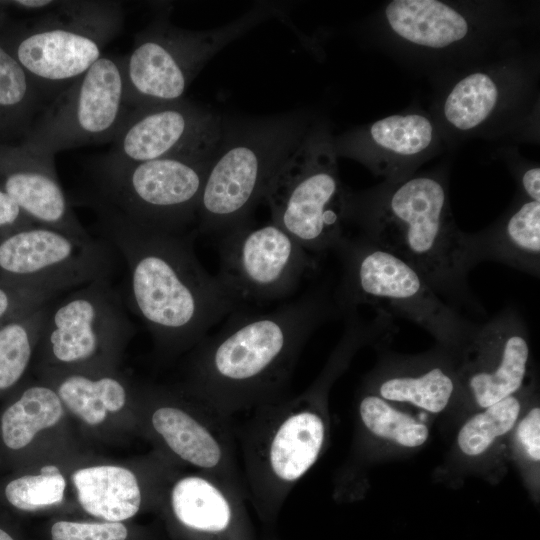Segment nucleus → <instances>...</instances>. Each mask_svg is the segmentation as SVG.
I'll return each mask as SVG.
<instances>
[{"label":"nucleus","instance_id":"6e6552de","mask_svg":"<svg viewBox=\"0 0 540 540\" xmlns=\"http://www.w3.org/2000/svg\"><path fill=\"white\" fill-rule=\"evenodd\" d=\"M344 263V309L369 304L390 318L404 317L446 344L467 342L476 325L445 304L425 278L396 255L364 237H346L337 249Z\"/></svg>","mask_w":540,"mask_h":540},{"label":"nucleus","instance_id":"6ab92c4d","mask_svg":"<svg viewBox=\"0 0 540 540\" xmlns=\"http://www.w3.org/2000/svg\"><path fill=\"white\" fill-rule=\"evenodd\" d=\"M80 506L88 514L109 522L134 517L143 504V489L136 474L118 465H93L72 474Z\"/></svg>","mask_w":540,"mask_h":540},{"label":"nucleus","instance_id":"9b49d317","mask_svg":"<svg viewBox=\"0 0 540 540\" xmlns=\"http://www.w3.org/2000/svg\"><path fill=\"white\" fill-rule=\"evenodd\" d=\"M214 153L100 166V198L140 224L182 233L197 220Z\"/></svg>","mask_w":540,"mask_h":540},{"label":"nucleus","instance_id":"c85d7f7f","mask_svg":"<svg viewBox=\"0 0 540 540\" xmlns=\"http://www.w3.org/2000/svg\"><path fill=\"white\" fill-rule=\"evenodd\" d=\"M359 417L372 434L404 447H418L428 438L427 426L395 409L376 394H366L359 403Z\"/></svg>","mask_w":540,"mask_h":540},{"label":"nucleus","instance_id":"7ed1b4c3","mask_svg":"<svg viewBox=\"0 0 540 540\" xmlns=\"http://www.w3.org/2000/svg\"><path fill=\"white\" fill-rule=\"evenodd\" d=\"M371 324L348 315L345 331L326 371L298 396L259 406L239 438L248 501L258 517L272 524L289 494L319 459L327 438L324 392L352 352L374 337Z\"/></svg>","mask_w":540,"mask_h":540},{"label":"nucleus","instance_id":"9d476101","mask_svg":"<svg viewBox=\"0 0 540 540\" xmlns=\"http://www.w3.org/2000/svg\"><path fill=\"white\" fill-rule=\"evenodd\" d=\"M46 309L37 346L44 370L108 371L134 329L109 277L74 288Z\"/></svg>","mask_w":540,"mask_h":540},{"label":"nucleus","instance_id":"2f4dec72","mask_svg":"<svg viewBox=\"0 0 540 540\" xmlns=\"http://www.w3.org/2000/svg\"><path fill=\"white\" fill-rule=\"evenodd\" d=\"M37 85L0 44V120L27 117L36 105Z\"/></svg>","mask_w":540,"mask_h":540},{"label":"nucleus","instance_id":"4468645a","mask_svg":"<svg viewBox=\"0 0 540 540\" xmlns=\"http://www.w3.org/2000/svg\"><path fill=\"white\" fill-rule=\"evenodd\" d=\"M222 237L217 277L242 307L288 297L315 269L311 254L272 222L246 223Z\"/></svg>","mask_w":540,"mask_h":540},{"label":"nucleus","instance_id":"c756f323","mask_svg":"<svg viewBox=\"0 0 540 540\" xmlns=\"http://www.w3.org/2000/svg\"><path fill=\"white\" fill-rule=\"evenodd\" d=\"M520 409V401L514 394L471 417L458 434L457 441L461 451L468 456L484 453L498 437L513 428Z\"/></svg>","mask_w":540,"mask_h":540},{"label":"nucleus","instance_id":"a878e982","mask_svg":"<svg viewBox=\"0 0 540 540\" xmlns=\"http://www.w3.org/2000/svg\"><path fill=\"white\" fill-rule=\"evenodd\" d=\"M498 97V87L488 74H469L448 94L443 108L445 118L459 130L474 129L491 115Z\"/></svg>","mask_w":540,"mask_h":540},{"label":"nucleus","instance_id":"bb28decb","mask_svg":"<svg viewBox=\"0 0 540 540\" xmlns=\"http://www.w3.org/2000/svg\"><path fill=\"white\" fill-rule=\"evenodd\" d=\"M48 303L0 327V390L15 385L27 370Z\"/></svg>","mask_w":540,"mask_h":540},{"label":"nucleus","instance_id":"f3484780","mask_svg":"<svg viewBox=\"0 0 540 540\" xmlns=\"http://www.w3.org/2000/svg\"><path fill=\"white\" fill-rule=\"evenodd\" d=\"M171 524L184 540H254L247 498L227 483L195 471L164 494Z\"/></svg>","mask_w":540,"mask_h":540},{"label":"nucleus","instance_id":"cd10ccee","mask_svg":"<svg viewBox=\"0 0 540 540\" xmlns=\"http://www.w3.org/2000/svg\"><path fill=\"white\" fill-rule=\"evenodd\" d=\"M529 357L528 336H525L515 344L496 371L467 375L466 384L476 404L486 408L517 393L527 377Z\"/></svg>","mask_w":540,"mask_h":540},{"label":"nucleus","instance_id":"473e14b6","mask_svg":"<svg viewBox=\"0 0 540 540\" xmlns=\"http://www.w3.org/2000/svg\"><path fill=\"white\" fill-rule=\"evenodd\" d=\"M52 540H126L128 529L122 522H78L60 520L51 527Z\"/></svg>","mask_w":540,"mask_h":540},{"label":"nucleus","instance_id":"f8f14e48","mask_svg":"<svg viewBox=\"0 0 540 540\" xmlns=\"http://www.w3.org/2000/svg\"><path fill=\"white\" fill-rule=\"evenodd\" d=\"M129 110L124 58L102 56L43 108L25 147L55 157L64 150L112 142Z\"/></svg>","mask_w":540,"mask_h":540},{"label":"nucleus","instance_id":"f03ea898","mask_svg":"<svg viewBox=\"0 0 540 540\" xmlns=\"http://www.w3.org/2000/svg\"><path fill=\"white\" fill-rule=\"evenodd\" d=\"M333 309L315 292L267 313L233 312L196 345L186 390L228 417L285 397L305 343Z\"/></svg>","mask_w":540,"mask_h":540},{"label":"nucleus","instance_id":"f257e3e1","mask_svg":"<svg viewBox=\"0 0 540 540\" xmlns=\"http://www.w3.org/2000/svg\"><path fill=\"white\" fill-rule=\"evenodd\" d=\"M93 207L102 239L127 265L133 311L159 350L190 349L224 317L243 309L202 267L188 237L140 224L102 198Z\"/></svg>","mask_w":540,"mask_h":540},{"label":"nucleus","instance_id":"a211bd4d","mask_svg":"<svg viewBox=\"0 0 540 540\" xmlns=\"http://www.w3.org/2000/svg\"><path fill=\"white\" fill-rule=\"evenodd\" d=\"M9 156L0 188L32 221L77 238H91L71 209L56 174L54 157L26 147Z\"/></svg>","mask_w":540,"mask_h":540},{"label":"nucleus","instance_id":"20e7f679","mask_svg":"<svg viewBox=\"0 0 540 540\" xmlns=\"http://www.w3.org/2000/svg\"><path fill=\"white\" fill-rule=\"evenodd\" d=\"M349 220L359 221L362 237L412 266L436 293L460 301L469 297L467 274L479 260L472 235L454 223L447 189L438 179L405 180L369 206L350 196Z\"/></svg>","mask_w":540,"mask_h":540},{"label":"nucleus","instance_id":"72a5a7b5","mask_svg":"<svg viewBox=\"0 0 540 540\" xmlns=\"http://www.w3.org/2000/svg\"><path fill=\"white\" fill-rule=\"evenodd\" d=\"M516 437L520 447L533 461L540 460V409L532 408L519 422Z\"/></svg>","mask_w":540,"mask_h":540},{"label":"nucleus","instance_id":"423d86ee","mask_svg":"<svg viewBox=\"0 0 540 540\" xmlns=\"http://www.w3.org/2000/svg\"><path fill=\"white\" fill-rule=\"evenodd\" d=\"M335 155L324 130L308 129L263 198L271 222L309 253L338 249L347 237L350 195L339 179Z\"/></svg>","mask_w":540,"mask_h":540},{"label":"nucleus","instance_id":"e433bc0d","mask_svg":"<svg viewBox=\"0 0 540 540\" xmlns=\"http://www.w3.org/2000/svg\"><path fill=\"white\" fill-rule=\"evenodd\" d=\"M521 185L529 200L540 202V169L533 167L521 177Z\"/></svg>","mask_w":540,"mask_h":540},{"label":"nucleus","instance_id":"2eb2a0df","mask_svg":"<svg viewBox=\"0 0 540 540\" xmlns=\"http://www.w3.org/2000/svg\"><path fill=\"white\" fill-rule=\"evenodd\" d=\"M222 119L185 99L130 108L100 166L214 152Z\"/></svg>","mask_w":540,"mask_h":540},{"label":"nucleus","instance_id":"f704fd0d","mask_svg":"<svg viewBox=\"0 0 540 540\" xmlns=\"http://www.w3.org/2000/svg\"><path fill=\"white\" fill-rule=\"evenodd\" d=\"M13 293L15 292L0 286V320L13 311L16 303L39 307L53 300L46 296H33L16 300Z\"/></svg>","mask_w":540,"mask_h":540},{"label":"nucleus","instance_id":"4c0bfd02","mask_svg":"<svg viewBox=\"0 0 540 540\" xmlns=\"http://www.w3.org/2000/svg\"><path fill=\"white\" fill-rule=\"evenodd\" d=\"M59 1L51 0H18L13 1L12 4L23 8L25 10L34 12H47L57 6Z\"/></svg>","mask_w":540,"mask_h":540},{"label":"nucleus","instance_id":"1a4fd4ad","mask_svg":"<svg viewBox=\"0 0 540 540\" xmlns=\"http://www.w3.org/2000/svg\"><path fill=\"white\" fill-rule=\"evenodd\" d=\"M123 21L119 2L59 1L26 28L12 54L43 94L60 92L103 56Z\"/></svg>","mask_w":540,"mask_h":540},{"label":"nucleus","instance_id":"aec40b11","mask_svg":"<svg viewBox=\"0 0 540 540\" xmlns=\"http://www.w3.org/2000/svg\"><path fill=\"white\" fill-rule=\"evenodd\" d=\"M479 262H502L539 276L540 202L527 200L498 227L472 235Z\"/></svg>","mask_w":540,"mask_h":540},{"label":"nucleus","instance_id":"c9c22d12","mask_svg":"<svg viewBox=\"0 0 540 540\" xmlns=\"http://www.w3.org/2000/svg\"><path fill=\"white\" fill-rule=\"evenodd\" d=\"M23 215L27 214L0 188V228L20 223Z\"/></svg>","mask_w":540,"mask_h":540},{"label":"nucleus","instance_id":"4be33fe9","mask_svg":"<svg viewBox=\"0 0 540 540\" xmlns=\"http://www.w3.org/2000/svg\"><path fill=\"white\" fill-rule=\"evenodd\" d=\"M64 407L90 426L102 424L107 413L124 409L128 389L109 371L45 370Z\"/></svg>","mask_w":540,"mask_h":540},{"label":"nucleus","instance_id":"393cba45","mask_svg":"<svg viewBox=\"0 0 540 540\" xmlns=\"http://www.w3.org/2000/svg\"><path fill=\"white\" fill-rule=\"evenodd\" d=\"M454 375L442 364L423 366L419 371L385 374L376 383L384 400L411 403L428 412L439 413L456 391Z\"/></svg>","mask_w":540,"mask_h":540},{"label":"nucleus","instance_id":"dca6fc26","mask_svg":"<svg viewBox=\"0 0 540 540\" xmlns=\"http://www.w3.org/2000/svg\"><path fill=\"white\" fill-rule=\"evenodd\" d=\"M111 253L103 239L77 238L39 225L18 230L0 243V269L25 283L70 291L109 277Z\"/></svg>","mask_w":540,"mask_h":540},{"label":"nucleus","instance_id":"0eeeda50","mask_svg":"<svg viewBox=\"0 0 540 540\" xmlns=\"http://www.w3.org/2000/svg\"><path fill=\"white\" fill-rule=\"evenodd\" d=\"M276 12L273 4H261L222 27L192 31L175 26L168 11H162L136 34L124 57L128 107L183 99L217 52Z\"/></svg>","mask_w":540,"mask_h":540},{"label":"nucleus","instance_id":"b1692460","mask_svg":"<svg viewBox=\"0 0 540 540\" xmlns=\"http://www.w3.org/2000/svg\"><path fill=\"white\" fill-rule=\"evenodd\" d=\"M64 405L50 384L26 388L1 417L4 444L19 450L28 446L42 430L55 426L62 418Z\"/></svg>","mask_w":540,"mask_h":540},{"label":"nucleus","instance_id":"7c9ffc66","mask_svg":"<svg viewBox=\"0 0 540 540\" xmlns=\"http://www.w3.org/2000/svg\"><path fill=\"white\" fill-rule=\"evenodd\" d=\"M66 479L55 465H45L38 474H28L10 481L5 497L15 508L36 511L60 504L65 496Z\"/></svg>","mask_w":540,"mask_h":540},{"label":"nucleus","instance_id":"412c9836","mask_svg":"<svg viewBox=\"0 0 540 540\" xmlns=\"http://www.w3.org/2000/svg\"><path fill=\"white\" fill-rule=\"evenodd\" d=\"M385 17L400 38L427 48L447 47L469 31L461 13L437 0H393L385 8Z\"/></svg>","mask_w":540,"mask_h":540},{"label":"nucleus","instance_id":"ddd939ff","mask_svg":"<svg viewBox=\"0 0 540 540\" xmlns=\"http://www.w3.org/2000/svg\"><path fill=\"white\" fill-rule=\"evenodd\" d=\"M145 399L149 427L172 457L218 478L247 498L231 417L187 390L181 395L153 389Z\"/></svg>","mask_w":540,"mask_h":540},{"label":"nucleus","instance_id":"5701e85b","mask_svg":"<svg viewBox=\"0 0 540 540\" xmlns=\"http://www.w3.org/2000/svg\"><path fill=\"white\" fill-rule=\"evenodd\" d=\"M433 136V125L423 115H390L374 122L367 132L341 141L340 149L357 158L372 149L408 158L424 152Z\"/></svg>","mask_w":540,"mask_h":540},{"label":"nucleus","instance_id":"39448f33","mask_svg":"<svg viewBox=\"0 0 540 540\" xmlns=\"http://www.w3.org/2000/svg\"><path fill=\"white\" fill-rule=\"evenodd\" d=\"M307 130L303 117L296 114L234 122L222 119L198 205L199 230L224 236L248 223Z\"/></svg>","mask_w":540,"mask_h":540},{"label":"nucleus","instance_id":"58836bf2","mask_svg":"<svg viewBox=\"0 0 540 540\" xmlns=\"http://www.w3.org/2000/svg\"><path fill=\"white\" fill-rule=\"evenodd\" d=\"M0 540H14L10 534L0 528Z\"/></svg>","mask_w":540,"mask_h":540}]
</instances>
